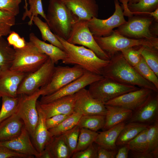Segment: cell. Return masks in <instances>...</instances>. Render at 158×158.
<instances>
[{
  "instance_id": "18",
  "label": "cell",
  "mask_w": 158,
  "mask_h": 158,
  "mask_svg": "<svg viewBox=\"0 0 158 158\" xmlns=\"http://www.w3.org/2000/svg\"><path fill=\"white\" fill-rule=\"evenodd\" d=\"M75 94L63 97L40 106L46 118L57 114H71L74 112Z\"/></svg>"
},
{
  "instance_id": "24",
  "label": "cell",
  "mask_w": 158,
  "mask_h": 158,
  "mask_svg": "<svg viewBox=\"0 0 158 158\" xmlns=\"http://www.w3.org/2000/svg\"><path fill=\"white\" fill-rule=\"evenodd\" d=\"M29 41L32 42L40 53L47 55L55 64L66 57L65 52L51 44L46 43L39 39L33 33L29 36Z\"/></svg>"
},
{
  "instance_id": "17",
  "label": "cell",
  "mask_w": 158,
  "mask_h": 158,
  "mask_svg": "<svg viewBox=\"0 0 158 158\" xmlns=\"http://www.w3.org/2000/svg\"><path fill=\"white\" fill-rule=\"evenodd\" d=\"M0 146L29 156L32 158L40 157V154L33 145L31 137L25 126L18 136L11 140L0 141Z\"/></svg>"
},
{
  "instance_id": "38",
  "label": "cell",
  "mask_w": 158,
  "mask_h": 158,
  "mask_svg": "<svg viewBox=\"0 0 158 158\" xmlns=\"http://www.w3.org/2000/svg\"><path fill=\"white\" fill-rule=\"evenodd\" d=\"M141 56L158 77V49L145 46Z\"/></svg>"
},
{
  "instance_id": "41",
  "label": "cell",
  "mask_w": 158,
  "mask_h": 158,
  "mask_svg": "<svg viewBox=\"0 0 158 158\" xmlns=\"http://www.w3.org/2000/svg\"><path fill=\"white\" fill-rule=\"evenodd\" d=\"M80 129V128L77 125L61 135L69 149L71 156L75 152L77 146Z\"/></svg>"
},
{
  "instance_id": "21",
  "label": "cell",
  "mask_w": 158,
  "mask_h": 158,
  "mask_svg": "<svg viewBox=\"0 0 158 158\" xmlns=\"http://www.w3.org/2000/svg\"><path fill=\"white\" fill-rule=\"evenodd\" d=\"M36 107L38 120L31 139L35 147L40 154L51 141L53 137L46 127L45 124L46 118L40 107L39 101L38 100L36 102Z\"/></svg>"
},
{
  "instance_id": "19",
  "label": "cell",
  "mask_w": 158,
  "mask_h": 158,
  "mask_svg": "<svg viewBox=\"0 0 158 158\" xmlns=\"http://www.w3.org/2000/svg\"><path fill=\"white\" fill-rule=\"evenodd\" d=\"M79 19L97 18L99 6L95 0H61Z\"/></svg>"
},
{
  "instance_id": "5",
  "label": "cell",
  "mask_w": 158,
  "mask_h": 158,
  "mask_svg": "<svg viewBox=\"0 0 158 158\" xmlns=\"http://www.w3.org/2000/svg\"><path fill=\"white\" fill-rule=\"evenodd\" d=\"M134 15L128 17V21L115 30L128 38L147 40L158 47V38L152 35L150 30L154 18L149 15Z\"/></svg>"
},
{
  "instance_id": "7",
  "label": "cell",
  "mask_w": 158,
  "mask_h": 158,
  "mask_svg": "<svg viewBox=\"0 0 158 158\" xmlns=\"http://www.w3.org/2000/svg\"><path fill=\"white\" fill-rule=\"evenodd\" d=\"M93 37L99 47L108 55L110 59L116 53L131 47L142 45L158 49V47L147 40L128 38L115 30H114L111 34L108 36H93Z\"/></svg>"
},
{
  "instance_id": "9",
  "label": "cell",
  "mask_w": 158,
  "mask_h": 158,
  "mask_svg": "<svg viewBox=\"0 0 158 158\" xmlns=\"http://www.w3.org/2000/svg\"><path fill=\"white\" fill-rule=\"evenodd\" d=\"M88 21L78 18L72 25L69 36L66 40L74 45L79 44L93 51L99 58L109 60L110 58L97 44L88 26Z\"/></svg>"
},
{
  "instance_id": "31",
  "label": "cell",
  "mask_w": 158,
  "mask_h": 158,
  "mask_svg": "<svg viewBox=\"0 0 158 158\" xmlns=\"http://www.w3.org/2000/svg\"><path fill=\"white\" fill-rule=\"evenodd\" d=\"M54 158H69L71 155L62 136L53 137L49 143Z\"/></svg>"
},
{
  "instance_id": "42",
  "label": "cell",
  "mask_w": 158,
  "mask_h": 158,
  "mask_svg": "<svg viewBox=\"0 0 158 158\" xmlns=\"http://www.w3.org/2000/svg\"><path fill=\"white\" fill-rule=\"evenodd\" d=\"M147 129V151L152 152L158 148V120L149 125Z\"/></svg>"
},
{
  "instance_id": "25",
  "label": "cell",
  "mask_w": 158,
  "mask_h": 158,
  "mask_svg": "<svg viewBox=\"0 0 158 158\" xmlns=\"http://www.w3.org/2000/svg\"><path fill=\"white\" fill-rule=\"evenodd\" d=\"M125 124V122H122L106 130L99 132L95 142L108 149L118 150L116 141Z\"/></svg>"
},
{
  "instance_id": "55",
  "label": "cell",
  "mask_w": 158,
  "mask_h": 158,
  "mask_svg": "<svg viewBox=\"0 0 158 158\" xmlns=\"http://www.w3.org/2000/svg\"><path fill=\"white\" fill-rule=\"evenodd\" d=\"M138 0H129L128 3L132 4L136 3Z\"/></svg>"
},
{
  "instance_id": "37",
  "label": "cell",
  "mask_w": 158,
  "mask_h": 158,
  "mask_svg": "<svg viewBox=\"0 0 158 158\" xmlns=\"http://www.w3.org/2000/svg\"><path fill=\"white\" fill-rule=\"evenodd\" d=\"M145 47L141 45L131 47L123 49L120 52L127 62L134 67L140 61L142 52Z\"/></svg>"
},
{
  "instance_id": "4",
  "label": "cell",
  "mask_w": 158,
  "mask_h": 158,
  "mask_svg": "<svg viewBox=\"0 0 158 158\" xmlns=\"http://www.w3.org/2000/svg\"><path fill=\"white\" fill-rule=\"evenodd\" d=\"M15 55L10 69L26 73L35 71L47 60L49 57L40 53L33 43L26 42L25 46L15 49Z\"/></svg>"
},
{
  "instance_id": "33",
  "label": "cell",
  "mask_w": 158,
  "mask_h": 158,
  "mask_svg": "<svg viewBox=\"0 0 158 158\" xmlns=\"http://www.w3.org/2000/svg\"><path fill=\"white\" fill-rule=\"evenodd\" d=\"M2 104L0 111V123L4 120L16 113L18 104L19 97L3 96Z\"/></svg>"
},
{
  "instance_id": "3",
  "label": "cell",
  "mask_w": 158,
  "mask_h": 158,
  "mask_svg": "<svg viewBox=\"0 0 158 158\" xmlns=\"http://www.w3.org/2000/svg\"><path fill=\"white\" fill-rule=\"evenodd\" d=\"M46 22L54 33L66 40L78 18L61 0H50Z\"/></svg>"
},
{
  "instance_id": "43",
  "label": "cell",
  "mask_w": 158,
  "mask_h": 158,
  "mask_svg": "<svg viewBox=\"0 0 158 158\" xmlns=\"http://www.w3.org/2000/svg\"><path fill=\"white\" fill-rule=\"evenodd\" d=\"M21 0H0V10L16 16L19 13V5Z\"/></svg>"
},
{
  "instance_id": "45",
  "label": "cell",
  "mask_w": 158,
  "mask_h": 158,
  "mask_svg": "<svg viewBox=\"0 0 158 158\" xmlns=\"http://www.w3.org/2000/svg\"><path fill=\"white\" fill-rule=\"evenodd\" d=\"M7 40L10 45L13 46L14 49L24 47L26 43L24 37H21L18 33L13 31H12L9 34Z\"/></svg>"
},
{
  "instance_id": "11",
  "label": "cell",
  "mask_w": 158,
  "mask_h": 158,
  "mask_svg": "<svg viewBox=\"0 0 158 158\" xmlns=\"http://www.w3.org/2000/svg\"><path fill=\"white\" fill-rule=\"evenodd\" d=\"M18 95L19 101L16 113L23 121L25 127L31 138L33 135L38 121L36 102L38 98L41 95V91L40 89L30 95Z\"/></svg>"
},
{
  "instance_id": "29",
  "label": "cell",
  "mask_w": 158,
  "mask_h": 158,
  "mask_svg": "<svg viewBox=\"0 0 158 158\" xmlns=\"http://www.w3.org/2000/svg\"><path fill=\"white\" fill-rule=\"evenodd\" d=\"M32 21L39 30L42 39L44 41H47L63 51V45L52 32L46 22H43L38 16L34 17Z\"/></svg>"
},
{
  "instance_id": "2",
  "label": "cell",
  "mask_w": 158,
  "mask_h": 158,
  "mask_svg": "<svg viewBox=\"0 0 158 158\" xmlns=\"http://www.w3.org/2000/svg\"><path fill=\"white\" fill-rule=\"evenodd\" d=\"M55 35L63 45V51L66 54V57L62 61V63L78 65L85 71L101 75L103 70L108 65L109 60L102 59L91 50L82 46L70 44Z\"/></svg>"
},
{
  "instance_id": "56",
  "label": "cell",
  "mask_w": 158,
  "mask_h": 158,
  "mask_svg": "<svg viewBox=\"0 0 158 158\" xmlns=\"http://www.w3.org/2000/svg\"><path fill=\"white\" fill-rule=\"evenodd\" d=\"M2 36H2V35L1 34H0V37H1Z\"/></svg>"
},
{
  "instance_id": "10",
  "label": "cell",
  "mask_w": 158,
  "mask_h": 158,
  "mask_svg": "<svg viewBox=\"0 0 158 158\" xmlns=\"http://www.w3.org/2000/svg\"><path fill=\"white\" fill-rule=\"evenodd\" d=\"M55 64L49 58L38 69L28 73L20 84L17 95H31L45 85L53 73Z\"/></svg>"
},
{
  "instance_id": "46",
  "label": "cell",
  "mask_w": 158,
  "mask_h": 158,
  "mask_svg": "<svg viewBox=\"0 0 158 158\" xmlns=\"http://www.w3.org/2000/svg\"><path fill=\"white\" fill-rule=\"evenodd\" d=\"M0 158H32L30 156L0 146Z\"/></svg>"
},
{
  "instance_id": "57",
  "label": "cell",
  "mask_w": 158,
  "mask_h": 158,
  "mask_svg": "<svg viewBox=\"0 0 158 158\" xmlns=\"http://www.w3.org/2000/svg\"><path fill=\"white\" fill-rule=\"evenodd\" d=\"M114 1H117V0H114Z\"/></svg>"
},
{
  "instance_id": "28",
  "label": "cell",
  "mask_w": 158,
  "mask_h": 158,
  "mask_svg": "<svg viewBox=\"0 0 158 158\" xmlns=\"http://www.w3.org/2000/svg\"><path fill=\"white\" fill-rule=\"evenodd\" d=\"M105 116L100 115H82L77 125L80 128H87L96 132L103 129L105 124Z\"/></svg>"
},
{
  "instance_id": "15",
  "label": "cell",
  "mask_w": 158,
  "mask_h": 158,
  "mask_svg": "<svg viewBox=\"0 0 158 158\" xmlns=\"http://www.w3.org/2000/svg\"><path fill=\"white\" fill-rule=\"evenodd\" d=\"M153 92L149 89L141 88L123 94L108 102L104 104L121 107L133 112L147 100Z\"/></svg>"
},
{
  "instance_id": "1",
  "label": "cell",
  "mask_w": 158,
  "mask_h": 158,
  "mask_svg": "<svg viewBox=\"0 0 158 158\" xmlns=\"http://www.w3.org/2000/svg\"><path fill=\"white\" fill-rule=\"evenodd\" d=\"M101 75L121 83L149 89L154 92L158 91L153 84L142 77L127 62L120 51L111 57Z\"/></svg>"
},
{
  "instance_id": "48",
  "label": "cell",
  "mask_w": 158,
  "mask_h": 158,
  "mask_svg": "<svg viewBox=\"0 0 158 158\" xmlns=\"http://www.w3.org/2000/svg\"><path fill=\"white\" fill-rule=\"evenodd\" d=\"M117 150L108 149L98 145L97 158H115Z\"/></svg>"
},
{
  "instance_id": "27",
  "label": "cell",
  "mask_w": 158,
  "mask_h": 158,
  "mask_svg": "<svg viewBox=\"0 0 158 158\" xmlns=\"http://www.w3.org/2000/svg\"><path fill=\"white\" fill-rule=\"evenodd\" d=\"M7 40L0 37V74L10 69L14 59L15 50Z\"/></svg>"
},
{
  "instance_id": "30",
  "label": "cell",
  "mask_w": 158,
  "mask_h": 158,
  "mask_svg": "<svg viewBox=\"0 0 158 158\" xmlns=\"http://www.w3.org/2000/svg\"><path fill=\"white\" fill-rule=\"evenodd\" d=\"M127 8L133 15H149L158 8V0H139L135 3H128Z\"/></svg>"
},
{
  "instance_id": "16",
  "label": "cell",
  "mask_w": 158,
  "mask_h": 158,
  "mask_svg": "<svg viewBox=\"0 0 158 158\" xmlns=\"http://www.w3.org/2000/svg\"><path fill=\"white\" fill-rule=\"evenodd\" d=\"M152 94L140 107L133 112L128 123L135 122L150 125L158 120V96Z\"/></svg>"
},
{
  "instance_id": "40",
  "label": "cell",
  "mask_w": 158,
  "mask_h": 158,
  "mask_svg": "<svg viewBox=\"0 0 158 158\" xmlns=\"http://www.w3.org/2000/svg\"><path fill=\"white\" fill-rule=\"evenodd\" d=\"M16 23V16L11 13L0 10V34L3 36L9 35L11 28Z\"/></svg>"
},
{
  "instance_id": "13",
  "label": "cell",
  "mask_w": 158,
  "mask_h": 158,
  "mask_svg": "<svg viewBox=\"0 0 158 158\" xmlns=\"http://www.w3.org/2000/svg\"><path fill=\"white\" fill-rule=\"evenodd\" d=\"M101 75L85 71L81 76L58 91L49 95L42 96L39 101L41 104L49 103L61 97L73 95L91 83L102 79Z\"/></svg>"
},
{
  "instance_id": "14",
  "label": "cell",
  "mask_w": 158,
  "mask_h": 158,
  "mask_svg": "<svg viewBox=\"0 0 158 158\" xmlns=\"http://www.w3.org/2000/svg\"><path fill=\"white\" fill-rule=\"evenodd\" d=\"M74 112L82 115H100L105 116L107 110L105 105L93 98L88 90L83 88L75 93Z\"/></svg>"
},
{
  "instance_id": "22",
  "label": "cell",
  "mask_w": 158,
  "mask_h": 158,
  "mask_svg": "<svg viewBox=\"0 0 158 158\" xmlns=\"http://www.w3.org/2000/svg\"><path fill=\"white\" fill-rule=\"evenodd\" d=\"M24 126L23 121L16 113L5 119L0 123V141L18 137Z\"/></svg>"
},
{
  "instance_id": "26",
  "label": "cell",
  "mask_w": 158,
  "mask_h": 158,
  "mask_svg": "<svg viewBox=\"0 0 158 158\" xmlns=\"http://www.w3.org/2000/svg\"><path fill=\"white\" fill-rule=\"evenodd\" d=\"M149 125L138 122H128L125 124L117 138L116 145L120 146L126 144L140 132L146 129Z\"/></svg>"
},
{
  "instance_id": "23",
  "label": "cell",
  "mask_w": 158,
  "mask_h": 158,
  "mask_svg": "<svg viewBox=\"0 0 158 158\" xmlns=\"http://www.w3.org/2000/svg\"><path fill=\"white\" fill-rule=\"evenodd\" d=\"M105 105L107 112L105 124L102 129L104 130L128 121L132 116L133 111L130 110L117 106Z\"/></svg>"
},
{
  "instance_id": "50",
  "label": "cell",
  "mask_w": 158,
  "mask_h": 158,
  "mask_svg": "<svg viewBox=\"0 0 158 158\" xmlns=\"http://www.w3.org/2000/svg\"><path fill=\"white\" fill-rule=\"evenodd\" d=\"M117 150L115 158H127L128 156L129 149L127 145L125 144L121 146Z\"/></svg>"
},
{
  "instance_id": "58",
  "label": "cell",
  "mask_w": 158,
  "mask_h": 158,
  "mask_svg": "<svg viewBox=\"0 0 158 158\" xmlns=\"http://www.w3.org/2000/svg\"><path fill=\"white\" fill-rule=\"evenodd\" d=\"M1 97L0 96V98Z\"/></svg>"
},
{
  "instance_id": "12",
  "label": "cell",
  "mask_w": 158,
  "mask_h": 158,
  "mask_svg": "<svg viewBox=\"0 0 158 158\" xmlns=\"http://www.w3.org/2000/svg\"><path fill=\"white\" fill-rule=\"evenodd\" d=\"M115 10L113 15L106 19L93 17L88 21V26L93 36L105 37L111 34L113 29L125 23L123 8L118 0L114 1Z\"/></svg>"
},
{
  "instance_id": "34",
  "label": "cell",
  "mask_w": 158,
  "mask_h": 158,
  "mask_svg": "<svg viewBox=\"0 0 158 158\" xmlns=\"http://www.w3.org/2000/svg\"><path fill=\"white\" fill-rule=\"evenodd\" d=\"M98 134L96 132L85 128H80L75 152L84 150L95 142Z\"/></svg>"
},
{
  "instance_id": "35",
  "label": "cell",
  "mask_w": 158,
  "mask_h": 158,
  "mask_svg": "<svg viewBox=\"0 0 158 158\" xmlns=\"http://www.w3.org/2000/svg\"><path fill=\"white\" fill-rule=\"evenodd\" d=\"M133 67L142 77L152 83L158 90V77L142 56L138 63Z\"/></svg>"
},
{
  "instance_id": "20",
  "label": "cell",
  "mask_w": 158,
  "mask_h": 158,
  "mask_svg": "<svg viewBox=\"0 0 158 158\" xmlns=\"http://www.w3.org/2000/svg\"><path fill=\"white\" fill-rule=\"evenodd\" d=\"M28 73L11 70L0 74V96L12 97L17 96V90L23 79Z\"/></svg>"
},
{
  "instance_id": "47",
  "label": "cell",
  "mask_w": 158,
  "mask_h": 158,
  "mask_svg": "<svg viewBox=\"0 0 158 158\" xmlns=\"http://www.w3.org/2000/svg\"><path fill=\"white\" fill-rule=\"evenodd\" d=\"M71 114H57L46 118L45 124L47 129L49 130L56 127Z\"/></svg>"
},
{
  "instance_id": "49",
  "label": "cell",
  "mask_w": 158,
  "mask_h": 158,
  "mask_svg": "<svg viewBox=\"0 0 158 158\" xmlns=\"http://www.w3.org/2000/svg\"><path fill=\"white\" fill-rule=\"evenodd\" d=\"M130 151V157L133 158H154L152 152L147 151L144 152H137Z\"/></svg>"
},
{
  "instance_id": "8",
  "label": "cell",
  "mask_w": 158,
  "mask_h": 158,
  "mask_svg": "<svg viewBox=\"0 0 158 158\" xmlns=\"http://www.w3.org/2000/svg\"><path fill=\"white\" fill-rule=\"evenodd\" d=\"M85 71L77 65L72 67L67 66H55L48 83L40 88L41 95H49L58 91L81 76Z\"/></svg>"
},
{
  "instance_id": "32",
  "label": "cell",
  "mask_w": 158,
  "mask_h": 158,
  "mask_svg": "<svg viewBox=\"0 0 158 158\" xmlns=\"http://www.w3.org/2000/svg\"><path fill=\"white\" fill-rule=\"evenodd\" d=\"M82 115L74 112L56 127L49 130L52 137L61 135L77 125Z\"/></svg>"
},
{
  "instance_id": "52",
  "label": "cell",
  "mask_w": 158,
  "mask_h": 158,
  "mask_svg": "<svg viewBox=\"0 0 158 158\" xmlns=\"http://www.w3.org/2000/svg\"><path fill=\"white\" fill-rule=\"evenodd\" d=\"M149 15L152 17L155 21L158 22V8L150 12Z\"/></svg>"
},
{
  "instance_id": "51",
  "label": "cell",
  "mask_w": 158,
  "mask_h": 158,
  "mask_svg": "<svg viewBox=\"0 0 158 158\" xmlns=\"http://www.w3.org/2000/svg\"><path fill=\"white\" fill-rule=\"evenodd\" d=\"M49 143L40 154V158H54L50 149Z\"/></svg>"
},
{
  "instance_id": "36",
  "label": "cell",
  "mask_w": 158,
  "mask_h": 158,
  "mask_svg": "<svg viewBox=\"0 0 158 158\" xmlns=\"http://www.w3.org/2000/svg\"><path fill=\"white\" fill-rule=\"evenodd\" d=\"M28 0L30 8L27 12H25L23 13L22 20H24L26 17H28L30 19L28 25L31 26L33 24L32 20L34 17L39 15L46 21V15L43 9L42 0Z\"/></svg>"
},
{
  "instance_id": "6",
  "label": "cell",
  "mask_w": 158,
  "mask_h": 158,
  "mask_svg": "<svg viewBox=\"0 0 158 158\" xmlns=\"http://www.w3.org/2000/svg\"><path fill=\"white\" fill-rule=\"evenodd\" d=\"M89 86L88 90L91 96L104 104L123 94L139 89L135 86L121 83L105 77Z\"/></svg>"
},
{
  "instance_id": "54",
  "label": "cell",
  "mask_w": 158,
  "mask_h": 158,
  "mask_svg": "<svg viewBox=\"0 0 158 158\" xmlns=\"http://www.w3.org/2000/svg\"><path fill=\"white\" fill-rule=\"evenodd\" d=\"M25 2V5L24 6V8L25 9V12L27 11L28 9V4L27 3V0H24Z\"/></svg>"
},
{
  "instance_id": "39",
  "label": "cell",
  "mask_w": 158,
  "mask_h": 158,
  "mask_svg": "<svg viewBox=\"0 0 158 158\" xmlns=\"http://www.w3.org/2000/svg\"><path fill=\"white\" fill-rule=\"evenodd\" d=\"M147 128L140 132L126 144L130 150L144 152L147 151Z\"/></svg>"
},
{
  "instance_id": "53",
  "label": "cell",
  "mask_w": 158,
  "mask_h": 158,
  "mask_svg": "<svg viewBox=\"0 0 158 158\" xmlns=\"http://www.w3.org/2000/svg\"><path fill=\"white\" fill-rule=\"evenodd\" d=\"M154 158H158V148H157L152 152Z\"/></svg>"
},
{
  "instance_id": "44",
  "label": "cell",
  "mask_w": 158,
  "mask_h": 158,
  "mask_svg": "<svg viewBox=\"0 0 158 158\" xmlns=\"http://www.w3.org/2000/svg\"><path fill=\"white\" fill-rule=\"evenodd\" d=\"M98 145L94 142L85 149L75 152L72 158H97Z\"/></svg>"
}]
</instances>
